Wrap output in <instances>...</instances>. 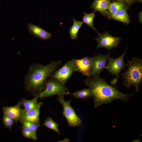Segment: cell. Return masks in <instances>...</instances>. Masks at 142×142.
Returning <instances> with one entry per match:
<instances>
[{
  "label": "cell",
  "mask_w": 142,
  "mask_h": 142,
  "mask_svg": "<svg viewBox=\"0 0 142 142\" xmlns=\"http://www.w3.org/2000/svg\"><path fill=\"white\" fill-rule=\"evenodd\" d=\"M43 125L46 127L54 130L59 135H61L58 129V124L54 121L50 117H48L45 120Z\"/></svg>",
  "instance_id": "obj_21"
},
{
  "label": "cell",
  "mask_w": 142,
  "mask_h": 142,
  "mask_svg": "<svg viewBox=\"0 0 142 142\" xmlns=\"http://www.w3.org/2000/svg\"><path fill=\"white\" fill-rule=\"evenodd\" d=\"M43 104L42 102L38 103L36 107L28 110L23 109L21 122L27 121L34 123H40L39 114L40 109Z\"/></svg>",
  "instance_id": "obj_11"
},
{
  "label": "cell",
  "mask_w": 142,
  "mask_h": 142,
  "mask_svg": "<svg viewBox=\"0 0 142 142\" xmlns=\"http://www.w3.org/2000/svg\"><path fill=\"white\" fill-rule=\"evenodd\" d=\"M126 65V69L121 74V85L128 88L134 87L138 92L142 82V59L134 57L128 61Z\"/></svg>",
  "instance_id": "obj_3"
},
{
  "label": "cell",
  "mask_w": 142,
  "mask_h": 142,
  "mask_svg": "<svg viewBox=\"0 0 142 142\" xmlns=\"http://www.w3.org/2000/svg\"><path fill=\"white\" fill-rule=\"evenodd\" d=\"M94 39L98 43L96 49L100 48H104L109 50L117 47L120 43L122 39L114 36L106 31L99 35L98 37Z\"/></svg>",
  "instance_id": "obj_6"
},
{
  "label": "cell",
  "mask_w": 142,
  "mask_h": 142,
  "mask_svg": "<svg viewBox=\"0 0 142 142\" xmlns=\"http://www.w3.org/2000/svg\"><path fill=\"white\" fill-rule=\"evenodd\" d=\"M75 72H78L88 77L91 70V57L85 56L80 59L71 60Z\"/></svg>",
  "instance_id": "obj_9"
},
{
  "label": "cell",
  "mask_w": 142,
  "mask_h": 142,
  "mask_svg": "<svg viewBox=\"0 0 142 142\" xmlns=\"http://www.w3.org/2000/svg\"><path fill=\"white\" fill-rule=\"evenodd\" d=\"M21 122L23 125L27 126L36 133L38 128L40 126L39 123H34L27 121H22Z\"/></svg>",
  "instance_id": "obj_24"
},
{
  "label": "cell",
  "mask_w": 142,
  "mask_h": 142,
  "mask_svg": "<svg viewBox=\"0 0 142 142\" xmlns=\"http://www.w3.org/2000/svg\"><path fill=\"white\" fill-rule=\"evenodd\" d=\"M125 4L128 8L129 6L133 2H136L135 0H116Z\"/></svg>",
  "instance_id": "obj_25"
},
{
  "label": "cell",
  "mask_w": 142,
  "mask_h": 142,
  "mask_svg": "<svg viewBox=\"0 0 142 142\" xmlns=\"http://www.w3.org/2000/svg\"><path fill=\"white\" fill-rule=\"evenodd\" d=\"M39 98L38 95H36L31 100H28L25 98H23L20 102L21 105L24 107V109L25 110H28L33 109L38 105V101Z\"/></svg>",
  "instance_id": "obj_18"
},
{
  "label": "cell",
  "mask_w": 142,
  "mask_h": 142,
  "mask_svg": "<svg viewBox=\"0 0 142 142\" xmlns=\"http://www.w3.org/2000/svg\"><path fill=\"white\" fill-rule=\"evenodd\" d=\"M136 2H142V0H135Z\"/></svg>",
  "instance_id": "obj_28"
},
{
  "label": "cell",
  "mask_w": 142,
  "mask_h": 142,
  "mask_svg": "<svg viewBox=\"0 0 142 142\" xmlns=\"http://www.w3.org/2000/svg\"></svg>",
  "instance_id": "obj_30"
},
{
  "label": "cell",
  "mask_w": 142,
  "mask_h": 142,
  "mask_svg": "<svg viewBox=\"0 0 142 142\" xmlns=\"http://www.w3.org/2000/svg\"><path fill=\"white\" fill-rule=\"evenodd\" d=\"M110 1L109 0H94L90 8L93 10L94 12L98 11L102 15L108 18V7Z\"/></svg>",
  "instance_id": "obj_14"
},
{
  "label": "cell",
  "mask_w": 142,
  "mask_h": 142,
  "mask_svg": "<svg viewBox=\"0 0 142 142\" xmlns=\"http://www.w3.org/2000/svg\"><path fill=\"white\" fill-rule=\"evenodd\" d=\"M70 94L65 84L57 79L50 77L47 82L45 89L38 95L39 98L42 99L56 95Z\"/></svg>",
  "instance_id": "obj_4"
},
{
  "label": "cell",
  "mask_w": 142,
  "mask_h": 142,
  "mask_svg": "<svg viewBox=\"0 0 142 142\" xmlns=\"http://www.w3.org/2000/svg\"><path fill=\"white\" fill-rule=\"evenodd\" d=\"M22 133L25 138L36 141L38 139L36 133L27 126L23 125L21 127Z\"/></svg>",
  "instance_id": "obj_22"
},
{
  "label": "cell",
  "mask_w": 142,
  "mask_h": 142,
  "mask_svg": "<svg viewBox=\"0 0 142 142\" xmlns=\"http://www.w3.org/2000/svg\"><path fill=\"white\" fill-rule=\"evenodd\" d=\"M73 24L69 30V36L72 40H77L78 39L77 33L83 24V22L73 19Z\"/></svg>",
  "instance_id": "obj_17"
},
{
  "label": "cell",
  "mask_w": 142,
  "mask_h": 142,
  "mask_svg": "<svg viewBox=\"0 0 142 142\" xmlns=\"http://www.w3.org/2000/svg\"><path fill=\"white\" fill-rule=\"evenodd\" d=\"M64 95L63 94L58 95L57 99L63 106V114L66 119L68 125L71 127L81 126L82 121L71 105V100H65L64 99Z\"/></svg>",
  "instance_id": "obj_5"
},
{
  "label": "cell",
  "mask_w": 142,
  "mask_h": 142,
  "mask_svg": "<svg viewBox=\"0 0 142 142\" xmlns=\"http://www.w3.org/2000/svg\"><path fill=\"white\" fill-rule=\"evenodd\" d=\"M110 54L108 53L105 55L98 53L91 57V70L90 74L88 77L99 76L102 71L104 69L106 63Z\"/></svg>",
  "instance_id": "obj_8"
},
{
  "label": "cell",
  "mask_w": 142,
  "mask_h": 142,
  "mask_svg": "<svg viewBox=\"0 0 142 142\" xmlns=\"http://www.w3.org/2000/svg\"></svg>",
  "instance_id": "obj_29"
},
{
  "label": "cell",
  "mask_w": 142,
  "mask_h": 142,
  "mask_svg": "<svg viewBox=\"0 0 142 142\" xmlns=\"http://www.w3.org/2000/svg\"><path fill=\"white\" fill-rule=\"evenodd\" d=\"M133 141H133V142H138H138H140V141H140L139 139H137Z\"/></svg>",
  "instance_id": "obj_27"
},
{
  "label": "cell",
  "mask_w": 142,
  "mask_h": 142,
  "mask_svg": "<svg viewBox=\"0 0 142 142\" xmlns=\"http://www.w3.org/2000/svg\"><path fill=\"white\" fill-rule=\"evenodd\" d=\"M127 49V48H126L123 53L118 57H109L108 60V63L104 68V69H106L112 75H115L117 78L119 77L120 72L125 69L127 65L124 62V58Z\"/></svg>",
  "instance_id": "obj_7"
},
{
  "label": "cell",
  "mask_w": 142,
  "mask_h": 142,
  "mask_svg": "<svg viewBox=\"0 0 142 142\" xmlns=\"http://www.w3.org/2000/svg\"><path fill=\"white\" fill-rule=\"evenodd\" d=\"M2 121L5 127L10 129H11L14 121L12 118L4 114H3Z\"/></svg>",
  "instance_id": "obj_23"
},
{
  "label": "cell",
  "mask_w": 142,
  "mask_h": 142,
  "mask_svg": "<svg viewBox=\"0 0 142 142\" xmlns=\"http://www.w3.org/2000/svg\"><path fill=\"white\" fill-rule=\"evenodd\" d=\"M71 94L75 98L84 100L89 99L92 97V92L88 88L77 91Z\"/></svg>",
  "instance_id": "obj_16"
},
{
  "label": "cell",
  "mask_w": 142,
  "mask_h": 142,
  "mask_svg": "<svg viewBox=\"0 0 142 142\" xmlns=\"http://www.w3.org/2000/svg\"><path fill=\"white\" fill-rule=\"evenodd\" d=\"M84 83L92 91V97L95 108L102 105L110 103L116 99L126 102L134 95L133 93L126 94L121 92L108 84L105 79L99 76L87 77Z\"/></svg>",
  "instance_id": "obj_1"
},
{
  "label": "cell",
  "mask_w": 142,
  "mask_h": 142,
  "mask_svg": "<svg viewBox=\"0 0 142 142\" xmlns=\"http://www.w3.org/2000/svg\"><path fill=\"white\" fill-rule=\"evenodd\" d=\"M21 105L19 102L14 106H3L2 110L3 114L11 117L17 123L18 121L21 120L22 116L23 109L21 108Z\"/></svg>",
  "instance_id": "obj_12"
},
{
  "label": "cell",
  "mask_w": 142,
  "mask_h": 142,
  "mask_svg": "<svg viewBox=\"0 0 142 142\" xmlns=\"http://www.w3.org/2000/svg\"><path fill=\"white\" fill-rule=\"evenodd\" d=\"M27 28L30 34L42 40H48L52 36V34L47 32L40 26L33 24L29 23Z\"/></svg>",
  "instance_id": "obj_13"
},
{
  "label": "cell",
  "mask_w": 142,
  "mask_h": 142,
  "mask_svg": "<svg viewBox=\"0 0 142 142\" xmlns=\"http://www.w3.org/2000/svg\"><path fill=\"white\" fill-rule=\"evenodd\" d=\"M61 63L60 60H53L46 65L37 63L31 65L25 78L26 89L35 95H38L45 89L48 79Z\"/></svg>",
  "instance_id": "obj_2"
},
{
  "label": "cell",
  "mask_w": 142,
  "mask_h": 142,
  "mask_svg": "<svg viewBox=\"0 0 142 142\" xmlns=\"http://www.w3.org/2000/svg\"><path fill=\"white\" fill-rule=\"evenodd\" d=\"M70 141V139L69 138H65L62 140L59 141L58 142H69Z\"/></svg>",
  "instance_id": "obj_26"
},
{
  "label": "cell",
  "mask_w": 142,
  "mask_h": 142,
  "mask_svg": "<svg viewBox=\"0 0 142 142\" xmlns=\"http://www.w3.org/2000/svg\"><path fill=\"white\" fill-rule=\"evenodd\" d=\"M127 7L125 5L118 10L110 17V19L120 21L125 24L130 22L129 17L127 12Z\"/></svg>",
  "instance_id": "obj_15"
},
{
  "label": "cell",
  "mask_w": 142,
  "mask_h": 142,
  "mask_svg": "<svg viewBox=\"0 0 142 142\" xmlns=\"http://www.w3.org/2000/svg\"><path fill=\"white\" fill-rule=\"evenodd\" d=\"M125 5L123 3L118 1L109 2L108 7V11L109 14L108 18L110 19L111 16L114 14L118 10Z\"/></svg>",
  "instance_id": "obj_20"
},
{
  "label": "cell",
  "mask_w": 142,
  "mask_h": 142,
  "mask_svg": "<svg viewBox=\"0 0 142 142\" xmlns=\"http://www.w3.org/2000/svg\"><path fill=\"white\" fill-rule=\"evenodd\" d=\"M84 15L82 17L83 22L87 25L94 29L99 35L100 33H98L94 27L93 25V20L96 15L95 14V12H93L87 14L85 12H83Z\"/></svg>",
  "instance_id": "obj_19"
},
{
  "label": "cell",
  "mask_w": 142,
  "mask_h": 142,
  "mask_svg": "<svg viewBox=\"0 0 142 142\" xmlns=\"http://www.w3.org/2000/svg\"><path fill=\"white\" fill-rule=\"evenodd\" d=\"M74 72L71 60H68L56 70L50 77L57 79L65 84Z\"/></svg>",
  "instance_id": "obj_10"
}]
</instances>
